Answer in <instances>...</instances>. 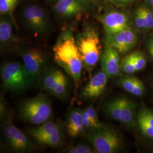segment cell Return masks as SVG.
I'll return each mask as SVG.
<instances>
[{
    "label": "cell",
    "mask_w": 153,
    "mask_h": 153,
    "mask_svg": "<svg viewBox=\"0 0 153 153\" xmlns=\"http://www.w3.org/2000/svg\"><path fill=\"white\" fill-rule=\"evenodd\" d=\"M53 51L56 62L71 77L77 88L81 80L83 65L71 28H67L61 33Z\"/></svg>",
    "instance_id": "6da1fadb"
},
{
    "label": "cell",
    "mask_w": 153,
    "mask_h": 153,
    "mask_svg": "<svg viewBox=\"0 0 153 153\" xmlns=\"http://www.w3.org/2000/svg\"><path fill=\"white\" fill-rule=\"evenodd\" d=\"M77 47L85 69L91 76L101 55V44L98 33L88 26L76 35Z\"/></svg>",
    "instance_id": "7a4b0ae2"
},
{
    "label": "cell",
    "mask_w": 153,
    "mask_h": 153,
    "mask_svg": "<svg viewBox=\"0 0 153 153\" xmlns=\"http://www.w3.org/2000/svg\"><path fill=\"white\" fill-rule=\"evenodd\" d=\"M19 115L22 120L33 125L44 124L52 115L51 101L47 94L40 93L22 102L19 108Z\"/></svg>",
    "instance_id": "3957f363"
},
{
    "label": "cell",
    "mask_w": 153,
    "mask_h": 153,
    "mask_svg": "<svg viewBox=\"0 0 153 153\" xmlns=\"http://www.w3.org/2000/svg\"><path fill=\"white\" fill-rule=\"evenodd\" d=\"M2 88L6 91L21 93L35 82L23 64L16 61L6 62L1 68Z\"/></svg>",
    "instance_id": "277c9868"
},
{
    "label": "cell",
    "mask_w": 153,
    "mask_h": 153,
    "mask_svg": "<svg viewBox=\"0 0 153 153\" xmlns=\"http://www.w3.org/2000/svg\"><path fill=\"white\" fill-rule=\"evenodd\" d=\"M85 136L96 153H117L122 147L121 138L117 131L107 126L92 129Z\"/></svg>",
    "instance_id": "5b68a950"
},
{
    "label": "cell",
    "mask_w": 153,
    "mask_h": 153,
    "mask_svg": "<svg viewBox=\"0 0 153 153\" xmlns=\"http://www.w3.org/2000/svg\"><path fill=\"white\" fill-rule=\"evenodd\" d=\"M23 64L35 82L44 73L47 64V56L38 48L28 47L19 49Z\"/></svg>",
    "instance_id": "8992f818"
},
{
    "label": "cell",
    "mask_w": 153,
    "mask_h": 153,
    "mask_svg": "<svg viewBox=\"0 0 153 153\" xmlns=\"http://www.w3.org/2000/svg\"><path fill=\"white\" fill-rule=\"evenodd\" d=\"M4 135L9 147L17 153L30 152L34 150V146L25 134L15 126L11 120L4 128Z\"/></svg>",
    "instance_id": "52a82bcc"
},
{
    "label": "cell",
    "mask_w": 153,
    "mask_h": 153,
    "mask_svg": "<svg viewBox=\"0 0 153 153\" xmlns=\"http://www.w3.org/2000/svg\"><path fill=\"white\" fill-rule=\"evenodd\" d=\"M25 25L35 36L43 35L48 29V18L44 9L36 5L26 6L22 13Z\"/></svg>",
    "instance_id": "ba28073f"
},
{
    "label": "cell",
    "mask_w": 153,
    "mask_h": 153,
    "mask_svg": "<svg viewBox=\"0 0 153 153\" xmlns=\"http://www.w3.org/2000/svg\"><path fill=\"white\" fill-rule=\"evenodd\" d=\"M137 42V34L131 27L118 33L106 35L105 39V47L116 49L121 54H126L133 49Z\"/></svg>",
    "instance_id": "9c48e42d"
},
{
    "label": "cell",
    "mask_w": 153,
    "mask_h": 153,
    "mask_svg": "<svg viewBox=\"0 0 153 153\" xmlns=\"http://www.w3.org/2000/svg\"><path fill=\"white\" fill-rule=\"evenodd\" d=\"M101 22L106 35L113 34L131 27L129 17L122 11L112 10L105 13L101 18Z\"/></svg>",
    "instance_id": "30bf717a"
},
{
    "label": "cell",
    "mask_w": 153,
    "mask_h": 153,
    "mask_svg": "<svg viewBox=\"0 0 153 153\" xmlns=\"http://www.w3.org/2000/svg\"><path fill=\"white\" fill-rule=\"evenodd\" d=\"M89 4L82 0H58L54 6L56 13L67 19L81 16L86 11Z\"/></svg>",
    "instance_id": "8fae6325"
},
{
    "label": "cell",
    "mask_w": 153,
    "mask_h": 153,
    "mask_svg": "<svg viewBox=\"0 0 153 153\" xmlns=\"http://www.w3.org/2000/svg\"><path fill=\"white\" fill-rule=\"evenodd\" d=\"M101 67L109 78L121 76L120 53L111 47H105L101 58Z\"/></svg>",
    "instance_id": "7c38bea8"
},
{
    "label": "cell",
    "mask_w": 153,
    "mask_h": 153,
    "mask_svg": "<svg viewBox=\"0 0 153 153\" xmlns=\"http://www.w3.org/2000/svg\"><path fill=\"white\" fill-rule=\"evenodd\" d=\"M109 78L102 71H99L90 79L81 92L83 99H92L99 97L105 90Z\"/></svg>",
    "instance_id": "4fadbf2b"
},
{
    "label": "cell",
    "mask_w": 153,
    "mask_h": 153,
    "mask_svg": "<svg viewBox=\"0 0 153 153\" xmlns=\"http://www.w3.org/2000/svg\"><path fill=\"white\" fill-rule=\"evenodd\" d=\"M15 22L8 15H1L0 19V47L1 50L10 48L16 42L13 31Z\"/></svg>",
    "instance_id": "5bb4252c"
},
{
    "label": "cell",
    "mask_w": 153,
    "mask_h": 153,
    "mask_svg": "<svg viewBox=\"0 0 153 153\" xmlns=\"http://www.w3.org/2000/svg\"><path fill=\"white\" fill-rule=\"evenodd\" d=\"M136 122L143 136L153 139V110L141 108L137 113Z\"/></svg>",
    "instance_id": "9a60e30c"
},
{
    "label": "cell",
    "mask_w": 153,
    "mask_h": 153,
    "mask_svg": "<svg viewBox=\"0 0 153 153\" xmlns=\"http://www.w3.org/2000/svg\"><path fill=\"white\" fill-rule=\"evenodd\" d=\"M66 129L68 134L73 137L82 136L85 134L82 120V109L73 108L67 116Z\"/></svg>",
    "instance_id": "2e32d148"
},
{
    "label": "cell",
    "mask_w": 153,
    "mask_h": 153,
    "mask_svg": "<svg viewBox=\"0 0 153 153\" xmlns=\"http://www.w3.org/2000/svg\"><path fill=\"white\" fill-rule=\"evenodd\" d=\"M137 105L134 102L126 99L121 114V123L126 128L131 129L137 126L136 113Z\"/></svg>",
    "instance_id": "e0dca14e"
},
{
    "label": "cell",
    "mask_w": 153,
    "mask_h": 153,
    "mask_svg": "<svg viewBox=\"0 0 153 153\" xmlns=\"http://www.w3.org/2000/svg\"><path fill=\"white\" fill-rule=\"evenodd\" d=\"M64 73L59 70L53 69L44 71L40 76V87L44 91L52 93Z\"/></svg>",
    "instance_id": "ac0fdd59"
},
{
    "label": "cell",
    "mask_w": 153,
    "mask_h": 153,
    "mask_svg": "<svg viewBox=\"0 0 153 153\" xmlns=\"http://www.w3.org/2000/svg\"><path fill=\"white\" fill-rule=\"evenodd\" d=\"M61 131L62 128L60 124L48 121L33 128L29 133L31 137L37 140L39 138L54 134Z\"/></svg>",
    "instance_id": "d6986e66"
},
{
    "label": "cell",
    "mask_w": 153,
    "mask_h": 153,
    "mask_svg": "<svg viewBox=\"0 0 153 153\" xmlns=\"http://www.w3.org/2000/svg\"><path fill=\"white\" fill-rule=\"evenodd\" d=\"M126 99L124 97H119L107 102L104 105L106 115L113 120L120 122L121 111Z\"/></svg>",
    "instance_id": "ffe728a7"
},
{
    "label": "cell",
    "mask_w": 153,
    "mask_h": 153,
    "mask_svg": "<svg viewBox=\"0 0 153 153\" xmlns=\"http://www.w3.org/2000/svg\"><path fill=\"white\" fill-rule=\"evenodd\" d=\"M64 137L63 132L61 131L49 136L39 138L36 141L41 145L52 148H57L61 146L64 142Z\"/></svg>",
    "instance_id": "44dd1931"
},
{
    "label": "cell",
    "mask_w": 153,
    "mask_h": 153,
    "mask_svg": "<svg viewBox=\"0 0 153 153\" xmlns=\"http://www.w3.org/2000/svg\"><path fill=\"white\" fill-rule=\"evenodd\" d=\"M69 82L66 76L63 74L56 88L52 93L56 97L60 99L66 98L68 93Z\"/></svg>",
    "instance_id": "7402d4cb"
},
{
    "label": "cell",
    "mask_w": 153,
    "mask_h": 153,
    "mask_svg": "<svg viewBox=\"0 0 153 153\" xmlns=\"http://www.w3.org/2000/svg\"><path fill=\"white\" fill-rule=\"evenodd\" d=\"M19 1V0H0L1 15H8L14 20L13 13Z\"/></svg>",
    "instance_id": "603a6c76"
},
{
    "label": "cell",
    "mask_w": 153,
    "mask_h": 153,
    "mask_svg": "<svg viewBox=\"0 0 153 153\" xmlns=\"http://www.w3.org/2000/svg\"><path fill=\"white\" fill-rule=\"evenodd\" d=\"M136 71L143 70L146 65V59L140 51H135L129 54Z\"/></svg>",
    "instance_id": "cb8c5ba5"
},
{
    "label": "cell",
    "mask_w": 153,
    "mask_h": 153,
    "mask_svg": "<svg viewBox=\"0 0 153 153\" xmlns=\"http://www.w3.org/2000/svg\"><path fill=\"white\" fill-rule=\"evenodd\" d=\"M137 79V78L135 76H123L121 78L118 83L121 88H123L126 92L132 94L136 86Z\"/></svg>",
    "instance_id": "d4e9b609"
},
{
    "label": "cell",
    "mask_w": 153,
    "mask_h": 153,
    "mask_svg": "<svg viewBox=\"0 0 153 153\" xmlns=\"http://www.w3.org/2000/svg\"><path fill=\"white\" fill-rule=\"evenodd\" d=\"M64 153H96L94 149L86 143H79L75 146L67 148Z\"/></svg>",
    "instance_id": "484cf974"
},
{
    "label": "cell",
    "mask_w": 153,
    "mask_h": 153,
    "mask_svg": "<svg viewBox=\"0 0 153 153\" xmlns=\"http://www.w3.org/2000/svg\"><path fill=\"white\" fill-rule=\"evenodd\" d=\"M143 20L144 31H149L153 30V10L145 6H141Z\"/></svg>",
    "instance_id": "4316f807"
},
{
    "label": "cell",
    "mask_w": 153,
    "mask_h": 153,
    "mask_svg": "<svg viewBox=\"0 0 153 153\" xmlns=\"http://www.w3.org/2000/svg\"><path fill=\"white\" fill-rule=\"evenodd\" d=\"M121 68L123 73L129 75L133 74L136 71L129 54L126 55L121 60Z\"/></svg>",
    "instance_id": "83f0119b"
},
{
    "label": "cell",
    "mask_w": 153,
    "mask_h": 153,
    "mask_svg": "<svg viewBox=\"0 0 153 153\" xmlns=\"http://www.w3.org/2000/svg\"><path fill=\"white\" fill-rule=\"evenodd\" d=\"M86 111L89 118L91 123L92 129L99 128L100 126H103V124L99 120L98 116L95 109L94 108L92 105L88 106L86 108H85Z\"/></svg>",
    "instance_id": "f1b7e54d"
},
{
    "label": "cell",
    "mask_w": 153,
    "mask_h": 153,
    "mask_svg": "<svg viewBox=\"0 0 153 153\" xmlns=\"http://www.w3.org/2000/svg\"><path fill=\"white\" fill-rule=\"evenodd\" d=\"M133 22L136 29L140 31H144V20L141 7L138 8L134 14Z\"/></svg>",
    "instance_id": "f546056e"
},
{
    "label": "cell",
    "mask_w": 153,
    "mask_h": 153,
    "mask_svg": "<svg viewBox=\"0 0 153 153\" xmlns=\"http://www.w3.org/2000/svg\"><path fill=\"white\" fill-rule=\"evenodd\" d=\"M145 91V88L143 82L140 79L137 78L136 86L133 90L132 95L136 97H141L144 94Z\"/></svg>",
    "instance_id": "4dcf8cb0"
},
{
    "label": "cell",
    "mask_w": 153,
    "mask_h": 153,
    "mask_svg": "<svg viewBox=\"0 0 153 153\" xmlns=\"http://www.w3.org/2000/svg\"><path fill=\"white\" fill-rule=\"evenodd\" d=\"M82 120L83 125L86 132L89 131L92 129V126L89 116L85 109H82Z\"/></svg>",
    "instance_id": "1f68e13d"
},
{
    "label": "cell",
    "mask_w": 153,
    "mask_h": 153,
    "mask_svg": "<svg viewBox=\"0 0 153 153\" xmlns=\"http://www.w3.org/2000/svg\"><path fill=\"white\" fill-rule=\"evenodd\" d=\"M146 46L150 56L153 61V33L149 37L146 43Z\"/></svg>",
    "instance_id": "d6a6232c"
},
{
    "label": "cell",
    "mask_w": 153,
    "mask_h": 153,
    "mask_svg": "<svg viewBox=\"0 0 153 153\" xmlns=\"http://www.w3.org/2000/svg\"><path fill=\"white\" fill-rule=\"evenodd\" d=\"M113 2L117 6L126 7L128 6L131 5L133 0H112Z\"/></svg>",
    "instance_id": "836d02e7"
},
{
    "label": "cell",
    "mask_w": 153,
    "mask_h": 153,
    "mask_svg": "<svg viewBox=\"0 0 153 153\" xmlns=\"http://www.w3.org/2000/svg\"><path fill=\"white\" fill-rule=\"evenodd\" d=\"M1 106H0V115H1V119H2L5 113V111L6 110V103L5 102V100L4 99L1 97Z\"/></svg>",
    "instance_id": "e575fe53"
},
{
    "label": "cell",
    "mask_w": 153,
    "mask_h": 153,
    "mask_svg": "<svg viewBox=\"0 0 153 153\" xmlns=\"http://www.w3.org/2000/svg\"><path fill=\"white\" fill-rule=\"evenodd\" d=\"M82 1H83V2H86V3L89 4V3H93V2H97V1H98L99 0H82Z\"/></svg>",
    "instance_id": "d590c367"
},
{
    "label": "cell",
    "mask_w": 153,
    "mask_h": 153,
    "mask_svg": "<svg viewBox=\"0 0 153 153\" xmlns=\"http://www.w3.org/2000/svg\"><path fill=\"white\" fill-rule=\"evenodd\" d=\"M145 1L148 3V4L151 6L152 8H153V0H145Z\"/></svg>",
    "instance_id": "8d00e7d4"
},
{
    "label": "cell",
    "mask_w": 153,
    "mask_h": 153,
    "mask_svg": "<svg viewBox=\"0 0 153 153\" xmlns=\"http://www.w3.org/2000/svg\"><path fill=\"white\" fill-rule=\"evenodd\" d=\"M47 1H51V2H57L58 0H47Z\"/></svg>",
    "instance_id": "74e56055"
},
{
    "label": "cell",
    "mask_w": 153,
    "mask_h": 153,
    "mask_svg": "<svg viewBox=\"0 0 153 153\" xmlns=\"http://www.w3.org/2000/svg\"><path fill=\"white\" fill-rule=\"evenodd\" d=\"M152 86H153V82H152Z\"/></svg>",
    "instance_id": "f35d334b"
},
{
    "label": "cell",
    "mask_w": 153,
    "mask_h": 153,
    "mask_svg": "<svg viewBox=\"0 0 153 153\" xmlns=\"http://www.w3.org/2000/svg\"></svg>",
    "instance_id": "ab89813d"
}]
</instances>
